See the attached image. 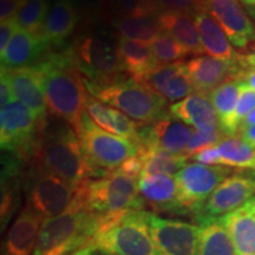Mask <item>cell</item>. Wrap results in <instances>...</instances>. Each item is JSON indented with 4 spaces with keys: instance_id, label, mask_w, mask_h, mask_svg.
<instances>
[{
    "instance_id": "1",
    "label": "cell",
    "mask_w": 255,
    "mask_h": 255,
    "mask_svg": "<svg viewBox=\"0 0 255 255\" xmlns=\"http://www.w3.org/2000/svg\"><path fill=\"white\" fill-rule=\"evenodd\" d=\"M39 65L44 73L47 110L79 135L89 96L77 62L72 63L69 57L55 56Z\"/></svg>"
},
{
    "instance_id": "2",
    "label": "cell",
    "mask_w": 255,
    "mask_h": 255,
    "mask_svg": "<svg viewBox=\"0 0 255 255\" xmlns=\"http://www.w3.org/2000/svg\"><path fill=\"white\" fill-rule=\"evenodd\" d=\"M138 178L115 170L82 184L84 209L100 219L101 228L128 212L143 210L144 201L139 195Z\"/></svg>"
},
{
    "instance_id": "3",
    "label": "cell",
    "mask_w": 255,
    "mask_h": 255,
    "mask_svg": "<svg viewBox=\"0 0 255 255\" xmlns=\"http://www.w3.org/2000/svg\"><path fill=\"white\" fill-rule=\"evenodd\" d=\"M34 156L37 170L55 175L75 186L102 177L89 163L81 139L73 129H64L47 137L37 146Z\"/></svg>"
},
{
    "instance_id": "4",
    "label": "cell",
    "mask_w": 255,
    "mask_h": 255,
    "mask_svg": "<svg viewBox=\"0 0 255 255\" xmlns=\"http://www.w3.org/2000/svg\"><path fill=\"white\" fill-rule=\"evenodd\" d=\"M100 228V219L85 209L45 219L33 255H71L91 246Z\"/></svg>"
},
{
    "instance_id": "5",
    "label": "cell",
    "mask_w": 255,
    "mask_h": 255,
    "mask_svg": "<svg viewBox=\"0 0 255 255\" xmlns=\"http://www.w3.org/2000/svg\"><path fill=\"white\" fill-rule=\"evenodd\" d=\"M145 210H131L111 220L95 235L91 246L103 255H158Z\"/></svg>"
},
{
    "instance_id": "6",
    "label": "cell",
    "mask_w": 255,
    "mask_h": 255,
    "mask_svg": "<svg viewBox=\"0 0 255 255\" xmlns=\"http://www.w3.org/2000/svg\"><path fill=\"white\" fill-rule=\"evenodd\" d=\"M85 84L95 98L122 111L137 123L151 124L164 115L167 101L133 78L116 79L108 84Z\"/></svg>"
},
{
    "instance_id": "7",
    "label": "cell",
    "mask_w": 255,
    "mask_h": 255,
    "mask_svg": "<svg viewBox=\"0 0 255 255\" xmlns=\"http://www.w3.org/2000/svg\"><path fill=\"white\" fill-rule=\"evenodd\" d=\"M78 137L89 163L103 176L108 175L107 171L117 170L139 151L138 143L105 131L90 120L87 113Z\"/></svg>"
},
{
    "instance_id": "8",
    "label": "cell",
    "mask_w": 255,
    "mask_h": 255,
    "mask_svg": "<svg viewBox=\"0 0 255 255\" xmlns=\"http://www.w3.org/2000/svg\"><path fill=\"white\" fill-rule=\"evenodd\" d=\"M27 205L44 219L84 209L82 184L75 186L55 175L37 170L28 184Z\"/></svg>"
},
{
    "instance_id": "9",
    "label": "cell",
    "mask_w": 255,
    "mask_h": 255,
    "mask_svg": "<svg viewBox=\"0 0 255 255\" xmlns=\"http://www.w3.org/2000/svg\"><path fill=\"white\" fill-rule=\"evenodd\" d=\"M231 174L232 169L225 165H207L199 162L184 165L175 177L182 214H196L213 191Z\"/></svg>"
},
{
    "instance_id": "10",
    "label": "cell",
    "mask_w": 255,
    "mask_h": 255,
    "mask_svg": "<svg viewBox=\"0 0 255 255\" xmlns=\"http://www.w3.org/2000/svg\"><path fill=\"white\" fill-rule=\"evenodd\" d=\"M76 62L94 84H108L123 71L117 47L103 34H87L76 45Z\"/></svg>"
},
{
    "instance_id": "11",
    "label": "cell",
    "mask_w": 255,
    "mask_h": 255,
    "mask_svg": "<svg viewBox=\"0 0 255 255\" xmlns=\"http://www.w3.org/2000/svg\"><path fill=\"white\" fill-rule=\"evenodd\" d=\"M149 229L158 255H197L201 226L182 220L149 215Z\"/></svg>"
},
{
    "instance_id": "12",
    "label": "cell",
    "mask_w": 255,
    "mask_h": 255,
    "mask_svg": "<svg viewBox=\"0 0 255 255\" xmlns=\"http://www.w3.org/2000/svg\"><path fill=\"white\" fill-rule=\"evenodd\" d=\"M253 197H255V176L231 175L213 191L195 214V219L199 223L220 219Z\"/></svg>"
},
{
    "instance_id": "13",
    "label": "cell",
    "mask_w": 255,
    "mask_h": 255,
    "mask_svg": "<svg viewBox=\"0 0 255 255\" xmlns=\"http://www.w3.org/2000/svg\"><path fill=\"white\" fill-rule=\"evenodd\" d=\"M40 117L27 105L13 101L0 111V143L2 150L25 152L32 145V138Z\"/></svg>"
},
{
    "instance_id": "14",
    "label": "cell",
    "mask_w": 255,
    "mask_h": 255,
    "mask_svg": "<svg viewBox=\"0 0 255 255\" xmlns=\"http://www.w3.org/2000/svg\"><path fill=\"white\" fill-rule=\"evenodd\" d=\"M207 11L216 19L232 45L246 50L255 41V25L239 0H206Z\"/></svg>"
},
{
    "instance_id": "15",
    "label": "cell",
    "mask_w": 255,
    "mask_h": 255,
    "mask_svg": "<svg viewBox=\"0 0 255 255\" xmlns=\"http://www.w3.org/2000/svg\"><path fill=\"white\" fill-rule=\"evenodd\" d=\"M193 129L173 115H163L141 132L139 145L148 150H158L170 154H184L193 136Z\"/></svg>"
},
{
    "instance_id": "16",
    "label": "cell",
    "mask_w": 255,
    "mask_h": 255,
    "mask_svg": "<svg viewBox=\"0 0 255 255\" xmlns=\"http://www.w3.org/2000/svg\"><path fill=\"white\" fill-rule=\"evenodd\" d=\"M194 90L210 94L225 82L240 77L244 68L239 59L223 60L214 57H196L184 64Z\"/></svg>"
},
{
    "instance_id": "17",
    "label": "cell",
    "mask_w": 255,
    "mask_h": 255,
    "mask_svg": "<svg viewBox=\"0 0 255 255\" xmlns=\"http://www.w3.org/2000/svg\"><path fill=\"white\" fill-rule=\"evenodd\" d=\"M144 87L168 102L182 101L194 91L184 63L157 64L141 79Z\"/></svg>"
},
{
    "instance_id": "18",
    "label": "cell",
    "mask_w": 255,
    "mask_h": 255,
    "mask_svg": "<svg viewBox=\"0 0 255 255\" xmlns=\"http://www.w3.org/2000/svg\"><path fill=\"white\" fill-rule=\"evenodd\" d=\"M1 69L7 76L15 100L27 105L40 119L44 117L47 108L44 92V73L40 65L17 69L1 66Z\"/></svg>"
},
{
    "instance_id": "19",
    "label": "cell",
    "mask_w": 255,
    "mask_h": 255,
    "mask_svg": "<svg viewBox=\"0 0 255 255\" xmlns=\"http://www.w3.org/2000/svg\"><path fill=\"white\" fill-rule=\"evenodd\" d=\"M44 220L33 208L25 206L6 233L1 255H33Z\"/></svg>"
},
{
    "instance_id": "20",
    "label": "cell",
    "mask_w": 255,
    "mask_h": 255,
    "mask_svg": "<svg viewBox=\"0 0 255 255\" xmlns=\"http://www.w3.org/2000/svg\"><path fill=\"white\" fill-rule=\"evenodd\" d=\"M169 114L200 131L215 132L221 130L218 113L206 94L194 92L184 100L171 104Z\"/></svg>"
},
{
    "instance_id": "21",
    "label": "cell",
    "mask_w": 255,
    "mask_h": 255,
    "mask_svg": "<svg viewBox=\"0 0 255 255\" xmlns=\"http://www.w3.org/2000/svg\"><path fill=\"white\" fill-rule=\"evenodd\" d=\"M139 195L155 212L182 214L177 201L176 178L164 174H141Z\"/></svg>"
},
{
    "instance_id": "22",
    "label": "cell",
    "mask_w": 255,
    "mask_h": 255,
    "mask_svg": "<svg viewBox=\"0 0 255 255\" xmlns=\"http://www.w3.org/2000/svg\"><path fill=\"white\" fill-rule=\"evenodd\" d=\"M220 221L231 237L238 255H255V197Z\"/></svg>"
},
{
    "instance_id": "23",
    "label": "cell",
    "mask_w": 255,
    "mask_h": 255,
    "mask_svg": "<svg viewBox=\"0 0 255 255\" xmlns=\"http://www.w3.org/2000/svg\"><path fill=\"white\" fill-rule=\"evenodd\" d=\"M85 113L94 121L95 124H97L105 131L124 137L138 144L141 142L138 124L116 108L110 107L95 97H89Z\"/></svg>"
},
{
    "instance_id": "24",
    "label": "cell",
    "mask_w": 255,
    "mask_h": 255,
    "mask_svg": "<svg viewBox=\"0 0 255 255\" xmlns=\"http://www.w3.org/2000/svg\"><path fill=\"white\" fill-rule=\"evenodd\" d=\"M157 23L162 31L174 37L184 47L188 55L205 53L194 15L183 12L162 11L157 15Z\"/></svg>"
},
{
    "instance_id": "25",
    "label": "cell",
    "mask_w": 255,
    "mask_h": 255,
    "mask_svg": "<svg viewBox=\"0 0 255 255\" xmlns=\"http://www.w3.org/2000/svg\"><path fill=\"white\" fill-rule=\"evenodd\" d=\"M78 19L76 0H56L47 13L39 37L44 44H60L72 33Z\"/></svg>"
},
{
    "instance_id": "26",
    "label": "cell",
    "mask_w": 255,
    "mask_h": 255,
    "mask_svg": "<svg viewBox=\"0 0 255 255\" xmlns=\"http://www.w3.org/2000/svg\"><path fill=\"white\" fill-rule=\"evenodd\" d=\"M194 19L199 28L203 50L207 55L223 60L238 59L239 53L233 49L227 34L208 11H201L194 14Z\"/></svg>"
},
{
    "instance_id": "27",
    "label": "cell",
    "mask_w": 255,
    "mask_h": 255,
    "mask_svg": "<svg viewBox=\"0 0 255 255\" xmlns=\"http://www.w3.org/2000/svg\"><path fill=\"white\" fill-rule=\"evenodd\" d=\"M116 47L123 71L129 72L137 82H141L146 73L158 64L152 53L151 46L148 44L121 37Z\"/></svg>"
},
{
    "instance_id": "28",
    "label": "cell",
    "mask_w": 255,
    "mask_h": 255,
    "mask_svg": "<svg viewBox=\"0 0 255 255\" xmlns=\"http://www.w3.org/2000/svg\"><path fill=\"white\" fill-rule=\"evenodd\" d=\"M44 41L37 34L23 28L15 31L1 57V66L7 69L24 68L33 62L40 53Z\"/></svg>"
},
{
    "instance_id": "29",
    "label": "cell",
    "mask_w": 255,
    "mask_h": 255,
    "mask_svg": "<svg viewBox=\"0 0 255 255\" xmlns=\"http://www.w3.org/2000/svg\"><path fill=\"white\" fill-rule=\"evenodd\" d=\"M199 226L201 237L197 255H237L232 239L220 219L201 222Z\"/></svg>"
},
{
    "instance_id": "30",
    "label": "cell",
    "mask_w": 255,
    "mask_h": 255,
    "mask_svg": "<svg viewBox=\"0 0 255 255\" xmlns=\"http://www.w3.org/2000/svg\"><path fill=\"white\" fill-rule=\"evenodd\" d=\"M115 26L122 38L148 45H151L162 32L157 17L154 15H123L115 20Z\"/></svg>"
},
{
    "instance_id": "31",
    "label": "cell",
    "mask_w": 255,
    "mask_h": 255,
    "mask_svg": "<svg viewBox=\"0 0 255 255\" xmlns=\"http://www.w3.org/2000/svg\"><path fill=\"white\" fill-rule=\"evenodd\" d=\"M221 165L255 170V148L235 136H226L216 144Z\"/></svg>"
},
{
    "instance_id": "32",
    "label": "cell",
    "mask_w": 255,
    "mask_h": 255,
    "mask_svg": "<svg viewBox=\"0 0 255 255\" xmlns=\"http://www.w3.org/2000/svg\"><path fill=\"white\" fill-rule=\"evenodd\" d=\"M139 154L143 159L142 174H177L189 159V157L184 154H170V152L165 151L148 150L141 145H139Z\"/></svg>"
},
{
    "instance_id": "33",
    "label": "cell",
    "mask_w": 255,
    "mask_h": 255,
    "mask_svg": "<svg viewBox=\"0 0 255 255\" xmlns=\"http://www.w3.org/2000/svg\"><path fill=\"white\" fill-rule=\"evenodd\" d=\"M241 83L242 81L240 78L229 79L209 94L210 101L218 113L222 131H225V129L227 128L235 107H237Z\"/></svg>"
},
{
    "instance_id": "34",
    "label": "cell",
    "mask_w": 255,
    "mask_h": 255,
    "mask_svg": "<svg viewBox=\"0 0 255 255\" xmlns=\"http://www.w3.org/2000/svg\"><path fill=\"white\" fill-rule=\"evenodd\" d=\"M49 0H26L15 15L14 20L19 28L40 36L41 28L50 11Z\"/></svg>"
},
{
    "instance_id": "35",
    "label": "cell",
    "mask_w": 255,
    "mask_h": 255,
    "mask_svg": "<svg viewBox=\"0 0 255 255\" xmlns=\"http://www.w3.org/2000/svg\"><path fill=\"white\" fill-rule=\"evenodd\" d=\"M151 50L158 64L181 62L188 55L184 47L167 32L162 31L159 36L151 43Z\"/></svg>"
},
{
    "instance_id": "36",
    "label": "cell",
    "mask_w": 255,
    "mask_h": 255,
    "mask_svg": "<svg viewBox=\"0 0 255 255\" xmlns=\"http://www.w3.org/2000/svg\"><path fill=\"white\" fill-rule=\"evenodd\" d=\"M255 109V91L250 85L242 82L239 90V98L237 102L234 113L231 121H229L227 128L225 129L226 136H235L238 135V130L240 124L242 123L248 114Z\"/></svg>"
},
{
    "instance_id": "37",
    "label": "cell",
    "mask_w": 255,
    "mask_h": 255,
    "mask_svg": "<svg viewBox=\"0 0 255 255\" xmlns=\"http://www.w3.org/2000/svg\"><path fill=\"white\" fill-rule=\"evenodd\" d=\"M119 17L123 15H154L162 12L158 0H113Z\"/></svg>"
},
{
    "instance_id": "38",
    "label": "cell",
    "mask_w": 255,
    "mask_h": 255,
    "mask_svg": "<svg viewBox=\"0 0 255 255\" xmlns=\"http://www.w3.org/2000/svg\"><path fill=\"white\" fill-rule=\"evenodd\" d=\"M225 136L226 135L223 133L222 130H219V131L215 132H203L200 131V130H195L193 132L189 143H188L184 155L191 158L196 152L203 150V149L208 148V146L218 144Z\"/></svg>"
},
{
    "instance_id": "39",
    "label": "cell",
    "mask_w": 255,
    "mask_h": 255,
    "mask_svg": "<svg viewBox=\"0 0 255 255\" xmlns=\"http://www.w3.org/2000/svg\"><path fill=\"white\" fill-rule=\"evenodd\" d=\"M162 11L183 12L188 14H196L207 11L206 0H158Z\"/></svg>"
},
{
    "instance_id": "40",
    "label": "cell",
    "mask_w": 255,
    "mask_h": 255,
    "mask_svg": "<svg viewBox=\"0 0 255 255\" xmlns=\"http://www.w3.org/2000/svg\"><path fill=\"white\" fill-rule=\"evenodd\" d=\"M26 0H0V19L1 21L14 19Z\"/></svg>"
},
{
    "instance_id": "41",
    "label": "cell",
    "mask_w": 255,
    "mask_h": 255,
    "mask_svg": "<svg viewBox=\"0 0 255 255\" xmlns=\"http://www.w3.org/2000/svg\"><path fill=\"white\" fill-rule=\"evenodd\" d=\"M18 28L19 27L14 19L1 21V25H0V55L5 52L6 47L8 46L9 41L13 38Z\"/></svg>"
},
{
    "instance_id": "42",
    "label": "cell",
    "mask_w": 255,
    "mask_h": 255,
    "mask_svg": "<svg viewBox=\"0 0 255 255\" xmlns=\"http://www.w3.org/2000/svg\"><path fill=\"white\" fill-rule=\"evenodd\" d=\"M195 162L199 163L207 164V165H221V158L218 151L216 145L208 146V148L203 149L191 157Z\"/></svg>"
},
{
    "instance_id": "43",
    "label": "cell",
    "mask_w": 255,
    "mask_h": 255,
    "mask_svg": "<svg viewBox=\"0 0 255 255\" xmlns=\"http://www.w3.org/2000/svg\"><path fill=\"white\" fill-rule=\"evenodd\" d=\"M13 101L14 96L13 92H12L11 84H9V81L5 71L1 69V76H0V105H1V108H4Z\"/></svg>"
},
{
    "instance_id": "44",
    "label": "cell",
    "mask_w": 255,
    "mask_h": 255,
    "mask_svg": "<svg viewBox=\"0 0 255 255\" xmlns=\"http://www.w3.org/2000/svg\"><path fill=\"white\" fill-rule=\"evenodd\" d=\"M239 63L241 64V66L244 69L252 68V66H255V41L253 44H251L250 46L245 50V52L240 55L239 53L238 56Z\"/></svg>"
},
{
    "instance_id": "45",
    "label": "cell",
    "mask_w": 255,
    "mask_h": 255,
    "mask_svg": "<svg viewBox=\"0 0 255 255\" xmlns=\"http://www.w3.org/2000/svg\"><path fill=\"white\" fill-rule=\"evenodd\" d=\"M239 78H240L244 83H246V84L250 85V87L255 91V66L245 69L244 71L241 72L240 77Z\"/></svg>"
},
{
    "instance_id": "46",
    "label": "cell",
    "mask_w": 255,
    "mask_h": 255,
    "mask_svg": "<svg viewBox=\"0 0 255 255\" xmlns=\"http://www.w3.org/2000/svg\"><path fill=\"white\" fill-rule=\"evenodd\" d=\"M238 135L240 136V138L242 139V141L246 142L247 144H250L251 146L255 148V126L242 130V131L239 132Z\"/></svg>"
},
{
    "instance_id": "47",
    "label": "cell",
    "mask_w": 255,
    "mask_h": 255,
    "mask_svg": "<svg viewBox=\"0 0 255 255\" xmlns=\"http://www.w3.org/2000/svg\"><path fill=\"white\" fill-rule=\"evenodd\" d=\"M255 126V109L252 111V113L248 114V116L242 121V123L240 124V127H239V130H238V133L242 131V130L247 129V128H251V127H254Z\"/></svg>"
},
{
    "instance_id": "48",
    "label": "cell",
    "mask_w": 255,
    "mask_h": 255,
    "mask_svg": "<svg viewBox=\"0 0 255 255\" xmlns=\"http://www.w3.org/2000/svg\"><path fill=\"white\" fill-rule=\"evenodd\" d=\"M77 1L89 9H97L103 4V0H77Z\"/></svg>"
},
{
    "instance_id": "49",
    "label": "cell",
    "mask_w": 255,
    "mask_h": 255,
    "mask_svg": "<svg viewBox=\"0 0 255 255\" xmlns=\"http://www.w3.org/2000/svg\"><path fill=\"white\" fill-rule=\"evenodd\" d=\"M94 251H95V247L88 246V247H85V248H82V250L77 251V252H76V253H73L71 255H91L92 253H94Z\"/></svg>"
},
{
    "instance_id": "50",
    "label": "cell",
    "mask_w": 255,
    "mask_h": 255,
    "mask_svg": "<svg viewBox=\"0 0 255 255\" xmlns=\"http://www.w3.org/2000/svg\"><path fill=\"white\" fill-rule=\"evenodd\" d=\"M246 6H250V7H255V0H241Z\"/></svg>"
},
{
    "instance_id": "51",
    "label": "cell",
    "mask_w": 255,
    "mask_h": 255,
    "mask_svg": "<svg viewBox=\"0 0 255 255\" xmlns=\"http://www.w3.org/2000/svg\"><path fill=\"white\" fill-rule=\"evenodd\" d=\"M247 12H248V14H250L255 21V7H250V6H247Z\"/></svg>"
},
{
    "instance_id": "52",
    "label": "cell",
    "mask_w": 255,
    "mask_h": 255,
    "mask_svg": "<svg viewBox=\"0 0 255 255\" xmlns=\"http://www.w3.org/2000/svg\"><path fill=\"white\" fill-rule=\"evenodd\" d=\"M91 255H100V254H98V253H97V251L95 250V251H94V253H92Z\"/></svg>"
},
{
    "instance_id": "53",
    "label": "cell",
    "mask_w": 255,
    "mask_h": 255,
    "mask_svg": "<svg viewBox=\"0 0 255 255\" xmlns=\"http://www.w3.org/2000/svg\"><path fill=\"white\" fill-rule=\"evenodd\" d=\"M254 174H255V170H254Z\"/></svg>"
}]
</instances>
